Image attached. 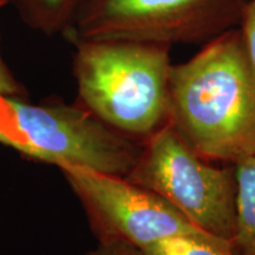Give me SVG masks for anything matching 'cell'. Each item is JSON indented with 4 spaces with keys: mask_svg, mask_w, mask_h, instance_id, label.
Masks as SVG:
<instances>
[{
    "mask_svg": "<svg viewBox=\"0 0 255 255\" xmlns=\"http://www.w3.org/2000/svg\"><path fill=\"white\" fill-rule=\"evenodd\" d=\"M141 251L143 255H237L233 241L208 233L175 235Z\"/></svg>",
    "mask_w": 255,
    "mask_h": 255,
    "instance_id": "9",
    "label": "cell"
},
{
    "mask_svg": "<svg viewBox=\"0 0 255 255\" xmlns=\"http://www.w3.org/2000/svg\"><path fill=\"white\" fill-rule=\"evenodd\" d=\"M85 255H143L139 248L130 246L121 242H108L102 244L100 242L98 246Z\"/></svg>",
    "mask_w": 255,
    "mask_h": 255,
    "instance_id": "11",
    "label": "cell"
},
{
    "mask_svg": "<svg viewBox=\"0 0 255 255\" xmlns=\"http://www.w3.org/2000/svg\"><path fill=\"white\" fill-rule=\"evenodd\" d=\"M240 28L255 68V0H250L248 2L244 17H242Z\"/></svg>",
    "mask_w": 255,
    "mask_h": 255,
    "instance_id": "10",
    "label": "cell"
},
{
    "mask_svg": "<svg viewBox=\"0 0 255 255\" xmlns=\"http://www.w3.org/2000/svg\"><path fill=\"white\" fill-rule=\"evenodd\" d=\"M0 143L62 168L127 177L142 144L102 122L83 105L30 104L0 97Z\"/></svg>",
    "mask_w": 255,
    "mask_h": 255,
    "instance_id": "3",
    "label": "cell"
},
{
    "mask_svg": "<svg viewBox=\"0 0 255 255\" xmlns=\"http://www.w3.org/2000/svg\"><path fill=\"white\" fill-rule=\"evenodd\" d=\"M250 0H85L73 40L208 43L240 27Z\"/></svg>",
    "mask_w": 255,
    "mask_h": 255,
    "instance_id": "5",
    "label": "cell"
},
{
    "mask_svg": "<svg viewBox=\"0 0 255 255\" xmlns=\"http://www.w3.org/2000/svg\"><path fill=\"white\" fill-rule=\"evenodd\" d=\"M25 20L45 33L70 31L85 0H14Z\"/></svg>",
    "mask_w": 255,
    "mask_h": 255,
    "instance_id": "8",
    "label": "cell"
},
{
    "mask_svg": "<svg viewBox=\"0 0 255 255\" xmlns=\"http://www.w3.org/2000/svg\"><path fill=\"white\" fill-rule=\"evenodd\" d=\"M76 45L81 105L131 138L145 139L168 123L171 46L129 40Z\"/></svg>",
    "mask_w": 255,
    "mask_h": 255,
    "instance_id": "2",
    "label": "cell"
},
{
    "mask_svg": "<svg viewBox=\"0 0 255 255\" xmlns=\"http://www.w3.org/2000/svg\"><path fill=\"white\" fill-rule=\"evenodd\" d=\"M237 219L234 244L237 255H255V155L235 163Z\"/></svg>",
    "mask_w": 255,
    "mask_h": 255,
    "instance_id": "7",
    "label": "cell"
},
{
    "mask_svg": "<svg viewBox=\"0 0 255 255\" xmlns=\"http://www.w3.org/2000/svg\"><path fill=\"white\" fill-rule=\"evenodd\" d=\"M168 124L209 161L235 164L255 155V68L240 27L173 64Z\"/></svg>",
    "mask_w": 255,
    "mask_h": 255,
    "instance_id": "1",
    "label": "cell"
},
{
    "mask_svg": "<svg viewBox=\"0 0 255 255\" xmlns=\"http://www.w3.org/2000/svg\"><path fill=\"white\" fill-rule=\"evenodd\" d=\"M210 162L167 123L143 139L137 163L126 178L154 191L201 231L233 241L235 165L219 167Z\"/></svg>",
    "mask_w": 255,
    "mask_h": 255,
    "instance_id": "4",
    "label": "cell"
},
{
    "mask_svg": "<svg viewBox=\"0 0 255 255\" xmlns=\"http://www.w3.org/2000/svg\"><path fill=\"white\" fill-rule=\"evenodd\" d=\"M21 94V88L0 56V97H15Z\"/></svg>",
    "mask_w": 255,
    "mask_h": 255,
    "instance_id": "12",
    "label": "cell"
},
{
    "mask_svg": "<svg viewBox=\"0 0 255 255\" xmlns=\"http://www.w3.org/2000/svg\"><path fill=\"white\" fill-rule=\"evenodd\" d=\"M6 1H7V0H0V7H1V6H2V5H4Z\"/></svg>",
    "mask_w": 255,
    "mask_h": 255,
    "instance_id": "13",
    "label": "cell"
},
{
    "mask_svg": "<svg viewBox=\"0 0 255 255\" xmlns=\"http://www.w3.org/2000/svg\"><path fill=\"white\" fill-rule=\"evenodd\" d=\"M102 244L121 242L139 250L181 234L206 233L154 191L126 177L87 168H59Z\"/></svg>",
    "mask_w": 255,
    "mask_h": 255,
    "instance_id": "6",
    "label": "cell"
}]
</instances>
